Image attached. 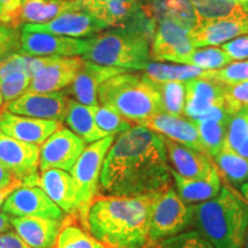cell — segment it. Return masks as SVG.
<instances>
[{"label": "cell", "instance_id": "8", "mask_svg": "<svg viewBox=\"0 0 248 248\" xmlns=\"http://www.w3.org/2000/svg\"><path fill=\"white\" fill-rule=\"evenodd\" d=\"M80 9L109 27L139 28L153 33L154 24L142 11L141 0H77Z\"/></svg>", "mask_w": 248, "mask_h": 248}, {"label": "cell", "instance_id": "16", "mask_svg": "<svg viewBox=\"0 0 248 248\" xmlns=\"http://www.w3.org/2000/svg\"><path fill=\"white\" fill-rule=\"evenodd\" d=\"M83 63L82 57H48L44 66L31 77L27 92L63 91L74 82Z\"/></svg>", "mask_w": 248, "mask_h": 248}, {"label": "cell", "instance_id": "29", "mask_svg": "<svg viewBox=\"0 0 248 248\" xmlns=\"http://www.w3.org/2000/svg\"><path fill=\"white\" fill-rule=\"evenodd\" d=\"M64 122L74 133L84 140L86 144H91L107 137L95 124L91 106L79 104L74 99H68L67 111Z\"/></svg>", "mask_w": 248, "mask_h": 248}, {"label": "cell", "instance_id": "33", "mask_svg": "<svg viewBox=\"0 0 248 248\" xmlns=\"http://www.w3.org/2000/svg\"><path fill=\"white\" fill-rule=\"evenodd\" d=\"M217 170L225 176L233 185H243L248 182V157H244L235 152L222 150L213 157Z\"/></svg>", "mask_w": 248, "mask_h": 248}, {"label": "cell", "instance_id": "49", "mask_svg": "<svg viewBox=\"0 0 248 248\" xmlns=\"http://www.w3.org/2000/svg\"><path fill=\"white\" fill-rule=\"evenodd\" d=\"M235 153H238L244 157H248V136H247V138L244 140L243 144L240 145V147L238 148Z\"/></svg>", "mask_w": 248, "mask_h": 248}, {"label": "cell", "instance_id": "12", "mask_svg": "<svg viewBox=\"0 0 248 248\" xmlns=\"http://www.w3.org/2000/svg\"><path fill=\"white\" fill-rule=\"evenodd\" d=\"M109 26L83 9H75L59 15L42 24H22L20 29L28 32H48L70 38L88 39L109 29Z\"/></svg>", "mask_w": 248, "mask_h": 248}, {"label": "cell", "instance_id": "13", "mask_svg": "<svg viewBox=\"0 0 248 248\" xmlns=\"http://www.w3.org/2000/svg\"><path fill=\"white\" fill-rule=\"evenodd\" d=\"M69 95L66 91L58 92H26L24 94L4 105L2 109L16 115L33 119L63 122L66 117Z\"/></svg>", "mask_w": 248, "mask_h": 248}, {"label": "cell", "instance_id": "23", "mask_svg": "<svg viewBox=\"0 0 248 248\" xmlns=\"http://www.w3.org/2000/svg\"><path fill=\"white\" fill-rule=\"evenodd\" d=\"M11 225L30 248H55L64 222L40 217L11 216Z\"/></svg>", "mask_w": 248, "mask_h": 248}, {"label": "cell", "instance_id": "1", "mask_svg": "<svg viewBox=\"0 0 248 248\" xmlns=\"http://www.w3.org/2000/svg\"><path fill=\"white\" fill-rule=\"evenodd\" d=\"M171 166L164 139L142 125L116 137L105 157L100 190L105 195L142 197L171 186Z\"/></svg>", "mask_w": 248, "mask_h": 248}, {"label": "cell", "instance_id": "27", "mask_svg": "<svg viewBox=\"0 0 248 248\" xmlns=\"http://www.w3.org/2000/svg\"><path fill=\"white\" fill-rule=\"evenodd\" d=\"M176 192L186 204H198L212 200L222 190V183L217 168L206 178H186L171 168Z\"/></svg>", "mask_w": 248, "mask_h": 248}, {"label": "cell", "instance_id": "28", "mask_svg": "<svg viewBox=\"0 0 248 248\" xmlns=\"http://www.w3.org/2000/svg\"><path fill=\"white\" fill-rule=\"evenodd\" d=\"M80 9L77 0H27L21 7L18 26L42 24L69 11Z\"/></svg>", "mask_w": 248, "mask_h": 248}, {"label": "cell", "instance_id": "46", "mask_svg": "<svg viewBox=\"0 0 248 248\" xmlns=\"http://www.w3.org/2000/svg\"><path fill=\"white\" fill-rule=\"evenodd\" d=\"M13 185H22L23 184L18 181L17 178L14 177V175L6 167L0 162V190H4L9 186Z\"/></svg>", "mask_w": 248, "mask_h": 248}, {"label": "cell", "instance_id": "38", "mask_svg": "<svg viewBox=\"0 0 248 248\" xmlns=\"http://www.w3.org/2000/svg\"><path fill=\"white\" fill-rule=\"evenodd\" d=\"M204 79H213L224 85H235L248 82V60L235 61L215 70H207Z\"/></svg>", "mask_w": 248, "mask_h": 248}, {"label": "cell", "instance_id": "10", "mask_svg": "<svg viewBox=\"0 0 248 248\" xmlns=\"http://www.w3.org/2000/svg\"><path fill=\"white\" fill-rule=\"evenodd\" d=\"M40 146L9 137L0 131V162L22 183L38 186Z\"/></svg>", "mask_w": 248, "mask_h": 248}, {"label": "cell", "instance_id": "36", "mask_svg": "<svg viewBox=\"0 0 248 248\" xmlns=\"http://www.w3.org/2000/svg\"><path fill=\"white\" fill-rule=\"evenodd\" d=\"M55 248H106V246L92 237L84 228L69 223L62 228Z\"/></svg>", "mask_w": 248, "mask_h": 248}, {"label": "cell", "instance_id": "48", "mask_svg": "<svg viewBox=\"0 0 248 248\" xmlns=\"http://www.w3.org/2000/svg\"><path fill=\"white\" fill-rule=\"evenodd\" d=\"M20 186L22 185H13V186H9L7 188H4V190H0V208H1V206L4 204L5 200L7 199L8 195L11 194L14 190H16L17 187H20Z\"/></svg>", "mask_w": 248, "mask_h": 248}, {"label": "cell", "instance_id": "9", "mask_svg": "<svg viewBox=\"0 0 248 248\" xmlns=\"http://www.w3.org/2000/svg\"><path fill=\"white\" fill-rule=\"evenodd\" d=\"M1 212L14 217H40L66 222L68 215L40 186H20L8 195Z\"/></svg>", "mask_w": 248, "mask_h": 248}, {"label": "cell", "instance_id": "54", "mask_svg": "<svg viewBox=\"0 0 248 248\" xmlns=\"http://www.w3.org/2000/svg\"><path fill=\"white\" fill-rule=\"evenodd\" d=\"M21 1H22V4H23V2H24V1H27V0H21Z\"/></svg>", "mask_w": 248, "mask_h": 248}, {"label": "cell", "instance_id": "25", "mask_svg": "<svg viewBox=\"0 0 248 248\" xmlns=\"http://www.w3.org/2000/svg\"><path fill=\"white\" fill-rule=\"evenodd\" d=\"M31 57L14 53L0 60V92L5 104L28 91L30 82Z\"/></svg>", "mask_w": 248, "mask_h": 248}, {"label": "cell", "instance_id": "35", "mask_svg": "<svg viewBox=\"0 0 248 248\" xmlns=\"http://www.w3.org/2000/svg\"><path fill=\"white\" fill-rule=\"evenodd\" d=\"M154 84L159 90L164 113L175 116H185V83L167 82Z\"/></svg>", "mask_w": 248, "mask_h": 248}, {"label": "cell", "instance_id": "18", "mask_svg": "<svg viewBox=\"0 0 248 248\" xmlns=\"http://www.w3.org/2000/svg\"><path fill=\"white\" fill-rule=\"evenodd\" d=\"M60 128L62 123L59 121L33 119L16 115L5 109L0 110V131L16 140L36 146H40Z\"/></svg>", "mask_w": 248, "mask_h": 248}, {"label": "cell", "instance_id": "17", "mask_svg": "<svg viewBox=\"0 0 248 248\" xmlns=\"http://www.w3.org/2000/svg\"><path fill=\"white\" fill-rule=\"evenodd\" d=\"M185 117L203 120L217 107L224 106V84L213 79L195 78L185 82Z\"/></svg>", "mask_w": 248, "mask_h": 248}, {"label": "cell", "instance_id": "4", "mask_svg": "<svg viewBox=\"0 0 248 248\" xmlns=\"http://www.w3.org/2000/svg\"><path fill=\"white\" fill-rule=\"evenodd\" d=\"M98 101L135 125L164 113L156 85L144 74L131 70L102 83L98 91Z\"/></svg>", "mask_w": 248, "mask_h": 248}, {"label": "cell", "instance_id": "14", "mask_svg": "<svg viewBox=\"0 0 248 248\" xmlns=\"http://www.w3.org/2000/svg\"><path fill=\"white\" fill-rule=\"evenodd\" d=\"M195 47L190 33L171 21H162L154 26L151 40L152 61L179 63L188 57Z\"/></svg>", "mask_w": 248, "mask_h": 248}, {"label": "cell", "instance_id": "42", "mask_svg": "<svg viewBox=\"0 0 248 248\" xmlns=\"http://www.w3.org/2000/svg\"><path fill=\"white\" fill-rule=\"evenodd\" d=\"M224 102L232 115L241 108L248 107V82L224 85Z\"/></svg>", "mask_w": 248, "mask_h": 248}, {"label": "cell", "instance_id": "40", "mask_svg": "<svg viewBox=\"0 0 248 248\" xmlns=\"http://www.w3.org/2000/svg\"><path fill=\"white\" fill-rule=\"evenodd\" d=\"M150 248H214L195 230L182 232L152 245Z\"/></svg>", "mask_w": 248, "mask_h": 248}, {"label": "cell", "instance_id": "47", "mask_svg": "<svg viewBox=\"0 0 248 248\" xmlns=\"http://www.w3.org/2000/svg\"><path fill=\"white\" fill-rule=\"evenodd\" d=\"M11 228V216H9L8 214L1 212L0 213V234H1L2 232L9 230Z\"/></svg>", "mask_w": 248, "mask_h": 248}, {"label": "cell", "instance_id": "6", "mask_svg": "<svg viewBox=\"0 0 248 248\" xmlns=\"http://www.w3.org/2000/svg\"><path fill=\"white\" fill-rule=\"evenodd\" d=\"M116 136H107L85 146L70 170L79 200V221L85 228L86 216L93 200L100 191V176L105 157Z\"/></svg>", "mask_w": 248, "mask_h": 248}, {"label": "cell", "instance_id": "2", "mask_svg": "<svg viewBox=\"0 0 248 248\" xmlns=\"http://www.w3.org/2000/svg\"><path fill=\"white\" fill-rule=\"evenodd\" d=\"M155 197L99 194L90 207L84 229L107 247L150 248Z\"/></svg>", "mask_w": 248, "mask_h": 248}, {"label": "cell", "instance_id": "37", "mask_svg": "<svg viewBox=\"0 0 248 248\" xmlns=\"http://www.w3.org/2000/svg\"><path fill=\"white\" fill-rule=\"evenodd\" d=\"M91 108L95 124L107 136H119L121 133L128 131L130 128L135 125V124L130 123L129 121L124 120L122 116H120L114 110L101 106V105L91 106Z\"/></svg>", "mask_w": 248, "mask_h": 248}, {"label": "cell", "instance_id": "50", "mask_svg": "<svg viewBox=\"0 0 248 248\" xmlns=\"http://www.w3.org/2000/svg\"><path fill=\"white\" fill-rule=\"evenodd\" d=\"M241 193H243L245 201H246L248 204V182H246L245 184L241 185Z\"/></svg>", "mask_w": 248, "mask_h": 248}, {"label": "cell", "instance_id": "32", "mask_svg": "<svg viewBox=\"0 0 248 248\" xmlns=\"http://www.w3.org/2000/svg\"><path fill=\"white\" fill-rule=\"evenodd\" d=\"M197 126L203 150L214 157L225 146L229 120H192Z\"/></svg>", "mask_w": 248, "mask_h": 248}, {"label": "cell", "instance_id": "24", "mask_svg": "<svg viewBox=\"0 0 248 248\" xmlns=\"http://www.w3.org/2000/svg\"><path fill=\"white\" fill-rule=\"evenodd\" d=\"M245 33H248V17L223 18L201 22L191 31L190 38L195 48H201L223 45Z\"/></svg>", "mask_w": 248, "mask_h": 248}, {"label": "cell", "instance_id": "20", "mask_svg": "<svg viewBox=\"0 0 248 248\" xmlns=\"http://www.w3.org/2000/svg\"><path fill=\"white\" fill-rule=\"evenodd\" d=\"M169 163L176 172L186 178H206L216 167L212 157L204 152H200L185 145L164 138Z\"/></svg>", "mask_w": 248, "mask_h": 248}, {"label": "cell", "instance_id": "11", "mask_svg": "<svg viewBox=\"0 0 248 248\" xmlns=\"http://www.w3.org/2000/svg\"><path fill=\"white\" fill-rule=\"evenodd\" d=\"M85 146L82 138L62 126L40 145L39 171L60 169L69 172Z\"/></svg>", "mask_w": 248, "mask_h": 248}, {"label": "cell", "instance_id": "45", "mask_svg": "<svg viewBox=\"0 0 248 248\" xmlns=\"http://www.w3.org/2000/svg\"><path fill=\"white\" fill-rule=\"evenodd\" d=\"M0 248H30L15 231L7 230L0 234Z\"/></svg>", "mask_w": 248, "mask_h": 248}, {"label": "cell", "instance_id": "41", "mask_svg": "<svg viewBox=\"0 0 248 248\" xmlns=\"http://www.w3.org/2000/svg\"><path fill=\"white\" fill-rule=\"evenodd\" d=\"M21 29L13 24L0 22V60L20 53Z\"/></svg>", "mask_w": 248, "mask_h": 248}, {"label": "cell", "instance_id": "55", "mask_svg": "<svg viewBox=\"0 0 248 248\" xmlns=\"http://www.w3.org/2000/svg\"><path fill=\"white\" fill-rule=\"evenodd\" d=\"M106 248H111V247H107V246H106Z\"/></svg>", "mask_w": 248, "mask_h": 248}, {"label": "cell", "instance_id": "34", "mask_svg": "<svg viewBox=\"0 0 248 248\" xmlns=\"http://www.w3.org/2000/svg\"><path fill=\"white\" fill-rule=\"evenodd\" d=\"M231 62H233V60L221 47L209 46L195 48L188 57L182 59L179 63L193 66L203 70H215L225 67Z\"/></svg>", "mask_w": 248, "mask_h": 248}, {"label": "cell", "instance_id": "5", "mask_svg": "<svg viewBox=\"0 0 248 248\" xmlns=\"http://www.w3.org/2000/svg\"><path fill=\"white\" fill-rule=\"evenodd\" d=\"M151 35L139 28H109L88 39L82 58L101 66L144 70L152 62Z\"/></svg>", "mask_w": 248, "mask_h": 248}, {"label": "cell", "instance_id": "53", "mask_svg": "<svg viewBox=\"0 0 248 248\" xmlns=\"http://www.w3.org/2000/svg\"><path fill=\"white\" fill-rule=\"evenodd\" d=\"M244 248H248V229H247V233H246V239H245V247Z\"/></svg>", "mask_w": 248, "mask_h": 248}, {"label": "cell", "instance_id": "44", "mask_svg": "<svg viewBox=\"0 0 248 248\" xmlns=\"http://www.w3.org/2000/svg\"><path fill=\"white\" fill-rule=\"evenodd\" d=\"M22 1L21 0H0V22L18 26Z\"/></svg>", "mask_w": 248, "mask_h": 248}, {"label": "cell", "instance_id": "39", "mask_svg": "<svg viewBox=\"0 0 248 248\" xmlns=\"http://www.w3.org/2000/svg\"><path fill=\"white\" fill-rule=\"evenodd\" d=\"M248 136V107L241 108L230 117L223 150L237 152Z\"/></svg>", "mask_w": 248, "mask_h": 248}, {"label": "cell", "instance_id": "19", "mask_svg": "<svg viewBox=\"0 0 248 248\" xmlns=\"http://www.w3.org/2000/svg\"><path fill=\"white\" fill-rule=\"evenodd\" d=\"M125 71L130 70L101 66V64L84 60V63L74 82L64 91L69 95V98L71 97V99L79 104L86 105V106H97L99 105L98 91L102 83Z\"/></svg>", "mask_w": 248, "mask_h": 248}, {"label": "cell", "instance_id": "7", "mask_svg": "<svg viewBox=\"0 0 248 248\" xmlns=\"http://www.w3.org/2000/svg\"><path fill=\"white\" fill-rule=\"evenodd\" d=\"M191 230L188 206L183 201L175 187L156 194L151 221L152 245L167 238Z\"/></svg>", "mask_w": 248, "mask_h": 248}, {"label": "cell", "instance_id": "15", "mask_svg": "<svg viewBox=\"0 0 248 248\" xmlns=\"http://www.w3.org/2000/svg\"><path fill=\"white\" fill-rule=\"evenodd\" d=\"M88 39L70 38L48 32H28L21 30L20 53L29 57L44 58L82 57L88 48Z\"/></svg>", "mask_w": 248, "mask_h": 248}, {"label": "cell", "instance_id": "21", "mask_svg": "<svg viewBox=\"0 0 248 248\" xmlns=\"http://www.w3.org/2000/svg\"><path fill=\"white\" fill-rule=\"evenodd\" d=\"M142 11L154 26L162 21H171L188 33L202 22L191 0H147Z\"/></svg>", "mask_w": 248, "mask_h": 248}, {"label": "cell", "instance_id": "31", "mask_svg": "<svg viewBox=\"0 0 248 248\" xmlns=\"http://www.w3.org/2000/svg\"><path fill=\"white\" fill-rule=\"evenodd\" d=\"M191 2L202 22L248 17V9L235 0H191Z\"/></svg>", "mask_w": 248, "mask_h": 248}, {"label": "cell", "instance_id": "52", "mask_svg": "<svg viewBox=\"0 0 248 248\" xmlns=\"http://www.w3.org/2000/svg\"><path fill=\"white\" fill-rule=\"evenodd\" d=\"M4 105H5L4 98H2V94H1V92H0V109H1V107H4Z\"/></svg>", "mask_w": 248, "mask_h": 248}, {"label": "cell", "instance_id": "51", "mask_svg": "<svg viewBox=\"0 0 248 248\" xmlns=\"http://www.w3.org/2000/svg\"><path fill=\"white\" fill-rule=\"evenodd\" d=\"M237 2H239L241 6H244V7H246L248 9V0H235Z\"/></svg>", "mask_w": 248, "mask_h": 248}, {"label": "cell", "instance_id": "43", "mask_svg": "<svg viewBox=\"0 0 248 248\" xmlns=\"http://www.w3.org/2000/svg\"><path fill=\"white\" fill-rule=\"evenodd\" d=\"M221 48L232 60H248V33L241 35L221 45Z\"/></svg>", "mask_w": 248, "mask_h": 248}, {"label": "cell", "instance_id": "30", "mask_svg": "<svg viewBox=\"0 0 248 248\" xmlns=\"http://www.w3.org/2000/svg\"><path fill=\"white\" fill-rule=\"evenodd\" d=\"M207 70L181 63H163L152 61L142 70V74L153 83L187 82L195 78H203Z\"/></svg>", "mask_w": 248, "mask_h": 248}, {"label": "cell", "instance_id": "22", "mask_svg": "<svg viewBox=\"0 0 248 248\" xmlns=\"http://www.w3.org/2000/svg\"><path fill=\"white\" fill-rule=\"evenodd\" d=\"M140 125L159 133L160 136L168 138L170 140L179 142L200 152H204L194 122L190 119H185L184 116L160 113L146 120Z\"/></svg>", "mask_w": 248, "mask_h": 248}, {"label": "cell", "instance_id": "3", "mask_svg": "<svg viewBox=\"0 0 248 248\" xmlns=\"http://www.w3.org/2000/svg\"><path fill=\"white\" fill-rule=\"evenodd\" d=\"M191 230L214 248H244L248 229V204L223 186L217 197L188 206Z\"/></svg>", "mask_w": 248, "mask_h": 248}, {"label": "cell", "instance_id": "26", "mask_svg": "<svg viewBox=\"0 0 248 248\" xmlns=\"http://www.w3.org/2000/svg\"><path fill=\"white\" fill-rule=\"evenodd\" d=\"M38 186L67 215L79 216V200L70 172L49 169L40 172Z\"/></svg>", "mask_w": 248, "mask_h": 248}]
</instances>
